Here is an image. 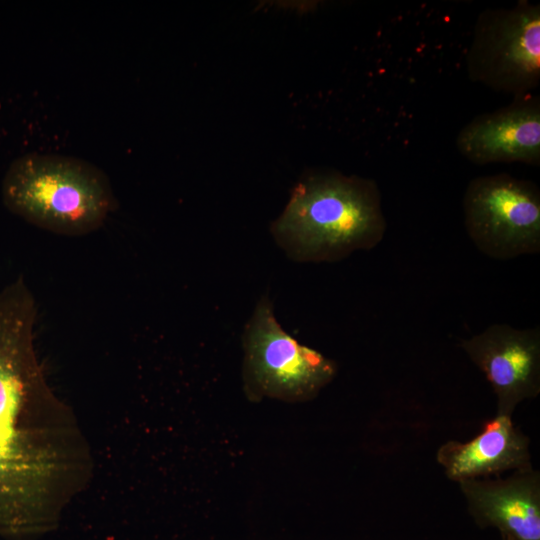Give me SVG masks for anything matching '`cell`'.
Segmentation results:
<instances>
[{
	"label": "cell",
	"instance_id": "obj_4",
	"mask_svg": "<svg viewBox=\"0 0 540 540\" xmlns=\"http://www.w3.org/2000/svg\"><path fill=\"white\" fill-rule=\"evenodd\" d=\"M243 382L247 397L303 402L337 374V364L300 344L277 321L268 296L258 301L243 334Z\"/></svg>",
	"mask_w": 540,
	"mask_h": 540
},
{
	"label": "cell",
	"instance_id": "obj_9",
	"mask_svg": "<svg viewBox=\"0 0 540 540\" xmlns=\"http://www.w3.org/2000/svg\"><path fill=\"white\" fill-rule=\"evenodd\" d=\"M475 524L495 528L501 540H540V473L515 471L501 479L459 483Z\"/></svg>",
	"mask_w": 540,
	"mask_h": 540
},
{
	"label": "cell",
	"instance_id": "obj_6",
	"mask_svg": "<svg viewBox=\"0 0 540 540\" xmlns=\"http://www.w3.org/2000/svg\"><path fill=\"white\" fill-rule=\"evenodd\" d=\"M466 232L488 257L509 260L540 252V191L506 173L472 179L463 195Z\"/></svg>",
	"mask_w": 540,
	"mask_h": 540
},
{
	"label": "cell",
	"instance_id": "obj_2",
	"mask_svg": "<svg viewBox=\"0 0 540 540\" xmlns=\"http://www.w3.org/2000/svg\"><path fill=\"white\" fill-rule=\"evenodd\" d=\"M386 229L377 183L331 170L305 174L271 225L275 241L289 258L317 263L373 249Z\"/></svg>",
	"mask_w": 540,
	"mask_h": 540
},
{
	"label": "cell",
	"instance_id": "obj_10",
	"mask_svg": "<svg viewBox=\"0 0 540 540\" xmlns=\"http://www.w3.org/2000/svg\"><path fill=\"white\" fill-rule=\"evenodd\" d=\"M436 460L447 478L458 483L532 469L529 437L515 426L512 416L504 414L487 420L469 441L442 444Z\"/></svg>",
	"mask_w": 540,
	"mask_h": 540
},
{
	"label": "cell",
	"instance_id": "obj_1",
	"mask_svg": "<svg viewBox=\"0 0 540 540\" xmlns=\"http://www.w3.org/2000/svg\"><path fill=\"white\" fill-rule=\"evenodd\" d=\"M37 307L22 277L0 292V532L21 534L81 487L89 454L34 347Z\"/></svg>",
	"mask_w": 540,
	"mask_h": 540
},
{
	"label": "cell",
	"instance_id": "obj_5",
	"mask_svg": "<svg viewBox=\"0 0 540 540\" xmlns=\"http://www.w3.org/2000/svg\"><path fill=\"white\" fill-rule=\"evenodd\" d=\"M469 78L516 97L540 83V5L518 1L482 11L466 55Z\"/></svg>",
	"mask_w": 540,
	"mask_h": 540
},
{
	"label": "cell",
	"instance_id": "obj_3",
	"mask_svg": "<svg viewBox=\"0 0 540 540\" xmlns=\"http://www.w3.org/2000/svg\"><path fill=\"white\" fill-rule=\"evenodd\" d=\"M6 206L45 230L79 236L99 228L116 206L110 182L96 165L72 156L30 153L3 181Z\"/></svg>",
	"mask_w": 540,
	"mask_h": 540
},
{
	"label": "cell",
	"instance_id": "obj_7",
	"mask_svg": "<svg viewBox=\"0 0 540 540\" xmlns=\"http://www.w3.org/2000/svg\"><path fill=\"white\" fill-rule=\"evenodd\" d=\"M461 348L483 372L496 396V414L540 393V327L518 329L496 323L463 339Z\"/></svg>",
	"mask_w": 540,
	"mask_h": 540
},
{
	"label": "cell",
	"instance_id": "obj_8",
	"mask_svg": "<svg viewBox=\"0 0 540 540\" xmlns=\"http://www.w3.org/2000/svg\"><path fill=\"white\" fill-rule=\"evenodd\" d=\"M460 154L476 165L520 162L540 165V99L528 94L476 116L459 131Z\"/></svg>",
	"mask_w": 540,
	"mask_h": 540
}]
</instances>
